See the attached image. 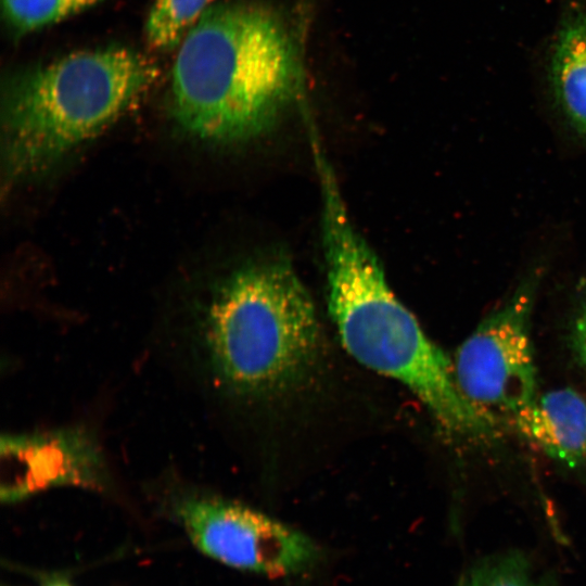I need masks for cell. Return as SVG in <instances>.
<instances>
[{
	"label": "cell",
	"instance_id": "1",
	"mask_svg": "<svg viewBox=\"0 0 586 586\" xmlns=\"http://www.w3.org/2000/svg\"><path fill=\"white\" fill-rule=\"evenodd\" d=\"M323 212L329 313L345 349L367 368L408 387L448 433H494L468 403L445 353L395 297L372 250L354 228L324 154L315 158Z\"/></svg>",
	"mask_w": 586,
	"mask_h": 586
},
{
	"label": "cell",
	"instance_id": "2",
	"mask_svg": "<svg viewBox=\"0 0 586 586\" xmlns=\"http://www.w3.org/2000/svg\"><path fill=\"white\" fill-rule=\"evenodd\" d=\"M300 82L294 43L273 13L219 4L180 44L171 74L174 113L200 139L244 141L272 127Z\"/></svg>",
	"mask_w": 586,
	"mask_h": 586
},
{
	"label": "cell",
	"instance_id": "3",
	"mask_svg": "<svg viewBox=\"0 0 586 586\" xmlns=\"http://www.w3.org/2000/svg\"><path fill=\"white\" fill-rule=\"evenodd\" d=\"M155 65L125 47L78 51L20 69L3 87L8 173H38L90 139L153 82Z\"/></svg>",
	"mask_w": 586,
	"mask_h": 586
},
{
	"label": "cell",
	"instance_id": "4",
	"mask_svg": "<svg viewBox=\"0 0 586 586\" xmlns=\"http://www.w3.org/2000/svg\"><path fill=\"white\" fill-rule=\"evenodd\" d=\"M319 341L316 309L284 260L234 272L207 309L202 353L213 378L241 395L278 391L311 365Z\"/></svg>",
	"mask_w": 586,
	"mask_h": 586
},
{
	"label": "cell",
	"instance_id": "5",
	"mask_svg": "<svg viewBox=\"0 0 586 586\" xmlns=\"http://www.w3.org/2000/svg\"><path fill=\"white\" fill-rule=\"evenodd\" d=\"M536 283L525 281L460 345L454 373L473 409L494 426L513 421L536 398L530 316Z\"/></svg>",
	"mask_w": 586,
	"mask_h": 586
},
{
	"label": "cell",
	"instance_id": "6",
	"mask_svg": "<svg viewBox=\"0 0 586 586\" xmlns=\"http://www.w3.org/2000/svg\"><path fill=\"white\" fill-rule=\"evenodd\" d=\"M173 506L191 542L227 565L280 577L304 573L321 558L308 536L244 505L186 494Z\"/></svg>",
	"mask_w": 586,
	"mask_h": 586
},
{
	"label": "cell",
	"instance_id": "7",
	"mask_svg": "<svg viewBox=\"0 0 586 586\" xmlns=\"http://www.w3.org/2000/svg\"><path fill=\"white\" fill-rule=\"evenodd\" d=\"M110 486L104 455L82 426L2 434L0 498L25 500L41 492L76 487L102 492Z\"/></svg>",
	"mask_w": 586,
	"mask_h": 586
},
{
	"label": "cell",
	"instance_id": "8",
	"mask_svg": "<svg viewBox=\"0 0 586 586\" xmlns=\"http://www.w3.org/2000/svg\"><path fill=\"white\" fill-rule=\"evenodd\" d=\"M513 423L550 458L571 468L586 467V399L575 390L536 397Z\"/></svg>",
	"mask_w": 586,
	"mask_h": 586
},
{
	"label": "cell",
	"instance_id": "9",
	"mask_svg": "<svg viewBox=\"0 0 586 586\" xmlns=\"http://www.w3.org/2000/svg\"><path fill=\"white\" fill-rule=\"evenodd\" d=\"M548 77L565 118L586 141V3L563 12L551 47Z\"/></svg>",
	"mask_w": 586,
	"mask_h": 586
},
{
	"label": "cell",
	"instance_id": "10",
	"mask_svg": "<svg viewBox=\"0 0 586 586\" xmlns=\"http://www.w3.org/2000/svg\"><path fill=\"white\" fill-rule=\"evenodd\" d=\"M455 586H557L539 574L528 558L510 551L487 557L469 569Z\"/></svg>",
	"mask_w": 586,
	"mask_h": 586
},
{
	"label": "cell",
	"instance_id": "11",
	"mask_svg": "<svg viewBox=\"0 0 586 586\" xmlns=\"http://www.w3.org/2000/svg\"><path fill=\"white\" fill-rule=\"evenodd\" d=\"M211 0H156L145 24L150 44L156 49L178 46L196 24Z\"/></svg>",
	"mask_w": 586,
	"mask_h": 586
},
{
	"label": "cell",
	"instance_id": "12",
	"mask_svg": "<svg viewBox=\"0 0 586 586\" xmlns=\"http://www.w3.org/2000/svg\"><path fill=\"white\" fill-rule=\"evenodd\" d=\"M102 0H2L4 17L17 36L89 9Z\"/></svg>",
	"mask_w": 586,
	"mask_h": 586
},
{
	"label": "cell",
	"instance_id": "13",
	"mask_svg": "<svg viewBox=\"0 0 586 586\" xmlns=\"http://www.w3.org/2000/svg\"><path fill=\"white\" fill-rule=\"evenodd\" d=\"M573 339L577 354L586 366V306L576 319Z\"/></svg>",
	"mask_w": 586,
	"mask_h": 586
},
{
	"label": "cell",
	"instance_id": "14",
	"mask_svg": "<svg viewBox=\"0 0 586 586\" xmlns=\"http://www.w3.org/2000/svg\"><path fill=\"white\" fill-rule=\"evenodd\" d=\"M44 586H71V585L63 581H53V582L48 583Z\"/></svg>",
	"mask_w": 586,
	"mask_h": 586
}]
</instances>
